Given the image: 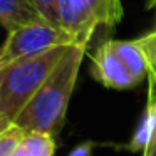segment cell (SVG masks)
Wrapping results in <instances>:
<instances>
[{
    "label": "cell",
    "mask_w": 156,
    "mask_h": 156,
    "mask_svg": "<svg viewBox=\"0 0 156 156\" xmlns=\"http://www.w3.org/2000/svg\"><path fill=\"white\" fill-rule=\"evenodd\" d=\"M61 27L76 44L87 45L98 25L116 27L122 17L121 0H57Z\"/></svg>",
    "instance_id": "obj_3"
},
{
    "label": "cell",
    "mask_w": 156,
    "mask_h": 156,
    "mask_svg": "<svg viewBox=\"0 0 156 156\" xmlns=\"http://www.w3.org/2000/svg\"><path fill=\"white\" fill-rule=\"evenodd\" d=\"M91 151H92V143L87 141V143H82V144L76 146L67 156H91Z\"/></svg>",
    "instance_id": "obj_14"
},
{
    "label": "cell",
    "mask_w": 156,
    "mask_h": 156,
    "mask_svg": "<svg viewBox=\"0 0 156 156\" xmlns=\"http://www.w3.org/2000/svg\"><path fill=\"white\" fill-rule=\"evenodd\" d=\"M138 41L144 51L146 61H148V92H153L156 91V29L138 37Z\"/></svg>",
    "instance_id": "obj_10"
},
{
    "label": "cell",
    "mask_w": 156,
    "mask_h": 156,
    "mask_svg": "<svg viewBox=\"0 0 156 156\" xmlns=\"http://www.w3.org/2000/svg\"><path fill=\"white\" fill-rule=\"evenodd\" d=\"M44 20L30 0H0V25L12 32L22 25Z\"/></svg>",
    "instance_id": "obj_6"
},
{
    "label": "cell",
    "mask_w": 156,
    "mask_h": 156,
    "mask_svg": "<svg viewBox=\"0 0 156 156\" xmlns=\"http://www.w3.org/2000/svg\"><path fill=\"white\" fill-rule=\"evenodd\" d=\"M91 72L98 82L109 89H133L138 86L131 72L126 69L122 61L118 57L111 47V42L106 41L96 49L92 54V67Z\"/></svg>",
    "instance_id": "obj_5"
},
{
    "label": "cell",
    "mask_w": 156,
    "mask_h": 156,
    "mask_svg": "<svg viewBox=\"0 0 156 156\" xmlns=\"http://www.w3.org/2000/svg\"><path fill=\"white\" fill-rule=\"evenodd\" d=\"M25 131L12 122L9 128H5L0 133V156H12L19 143L22 141Z\"/></svg>",
    "instance_id": "obj_11"
},
{
    "label": "cell",
    "mask_w": 156,
    "mask_h": 156,
    "mask_svg": "<svg viewBox=\"0 0 156 156\" xmlns=\"http://www.w3.org/2000/svg\"><path fill=\"white\" fill-rule=\"evenodd\" d=\"M76 44L74 37L62 27L45 20H37L9 32L0 47V67L12 64L19 59L34 57L54 47Z\"/></svg>",
    "instance_id": "obj_4"
},
{
    "label": "cell",
    "mask_w": 156,
    "mask_h": 156,
    "mask_svg": "<svg viewBox=\"0 0 156 156\" xmlns=\"http://www.w3.org/2000/svg\"><path fill=\"white\" fill-rule=\"evenodd\" d=\"M156 7V0H146V9H154Z\"/></svg>",
    "instance_id": "obj_16"
},
{
    "label": "cell",
    "mask_w": 156,
    "mask_h": 156,
    "mask_svg": "<svg viewBox=\"0 0 156 156\" xmlns=\"http://www.w3.org/2000/svg\"><path fill=\"white\" fill-rule=\"evenodd\" d=\"M111 42L112 51L118 54V57L122 61L134 81L141 82L143 79L148 77V61H146L144 51H143L141 44L138 39L133 41H109Z\"/></svg>",
    "instance_id": "obj_7"
},
{
    "label": "cell",
    "mask_w": 156,
    "mask_h": 156,
    "mask_svg": "<svg viewBox=\"0 0 156 156\" xmlns=\"http://www.w3.org/2000/svg\"><path fill=\"white\" fill-rule=\"evenodd\" d=\"M54 136L44 134V133L25 131L24 138L19 143L12 156H54Z\"/></svg>",
    "instance_id": "obj_8"
},
{
    "label": "cell",
    "mask_w": 156,
    "mask_h": 156,
    "mask_svg": "<svg viewBox=\"0 0 156 156\" xmlns=\"http://www.w3.org/2000/svg\"><path fill=\"white\" fill-rule=\"evenodd\" d=\"M69 45L54 47L34 57H25L2 67V92L0 116L14 122L19 112L25 108L37 89L44 84L52 69L61 61Z\"/></svg>",
    "instance_id": "obj_2"
},
{
    "label": "cell",
    "mask_w": 156,
    "mask_h": 156,
    "mask_svg": "<svg viewBox=\"0 0 156 156\" xmlns=\"http://www.w3.org/2000/svg\"><path fill=\"white\" fill-rule=\"evenodd\" d=\"M151 129H153V111L146 106L144 112H143L141 119L138 122V128H136L131 141L126 144V148L129 151H141L143 153L146 149V146H148L149 136H151Z\"/></svg>",
    "instance_id": "obj_9"
},
{
    "label": "cell",
    "mask_w": 156,
    "mask_h": 156,
    "mask_svg": "<svg viewBox=\"0 0 156 156\" xmlns=\"http://www.w3.org/2000/svg\"><path fill=\"white\" fill-rule=\"evenodd\" d=\"M146 106L153 111V129H151L148 146H146V149L141 154L143 156H156V91L148 92V104Z\"/></svg>",
    "instance_id": "obj_13"
},
{
    "label": "cell",
    "mask_w": 156,
    "mask_h": 156,
    "mask_svg": "<svg viewBox=\"0 0 156 156\" xmlns=\"http://www.w3.org/2000/svg\"><path fill=\"white\" fill-rule=\"evenodd\" d=\"M30 4L35 7V10L39 12V15H41L45 22L61 27L57 0H30Z\"/></svg>",
    "instance_id": "obj_12"
},
{
    "label": "cell",
    "mask_w": 156,
    "mask_h": 156,
    "mask_svg": "<svg viewBox=\"0 0 156 156\" xmlns=\"http://www.w3.org/2000/svg\"><path fill=\"white\" fill-rule=\"evenodd\" d=\"M0 92H2V67H0Z\"/></svg>",
    "instance_id": "obj_17"
},
{
    "label": "cell",
    "mask_w": 156,
    "mask_h": 156,
    "mask_svg": "<svg viewBox=\"0 0 156 156\" xmlns=\"http://www.w3.org/2000/svg\"><path fill=\"white\" fill-rule=\"evenodd\" d=\"M10 124H12V121H9L7 118H4V116H0V133L4 131L5 128H9Z\"/></svg>",
    "instance_id": "obj_15"
},
{
    "label": "cell",
    "mask_w": 156,
    "mask_h": 156,
    "mask_svg": "<svg viewBox=\"0 0 156 156\" xmlns=\"http://www.w3.org/2000/svg\"><path fill=\"white\" fill-rule=\"evenodd\" d=\"M86 49L87 45L81 44H71L66 49L44 84L14 119V124L24 131L44 133L51 136H55L61 131Z\"/></svg>",
    "instance_id": "obj_1"
}]
</instances>
